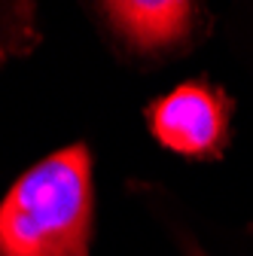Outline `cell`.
<instances>
[{
    "instance_id": "obj_1",
    "label": "cell",
    "mask_w": 253,
    "mask_h": 256,
    "mask_svg": "<svg viewBox=\"0 0 253 256\" xmlns=\"http://www.w3.org/2000/svg\"><path fill=\"white\" fill-rule=\"evenodd\" d=\"M94 177L86 144L30 165L0 202V256H88Z\"/></svg>"
},
{
    "instance_id": "obj_2",
    "label": "cell",
    "mask_w": 253,
    "mask_h": 256,
    "mask_svg": "<svg viewBox=\"0 0 253 256\" xmlns=\"http://www.w3.org/2000/svg\"><path fill=\"white\" fill-rule=\"evenodd\" d=\"M232 98L204 80H186L156 98L144 116L152 138L183 158H220L229 144Z\"/></svg>"
},
{
    "instance_id": "obj_3",
    "label": "cell",
    "mask_w": 253,
    "mask_h": 256,
    "mask_svg": "<svg viewBox=\"0 0 253 256\" xmlns=\"http://www.w3.org/2000/svg\"><path fill=\"white\" fill-rule=\"evenodd\" d=\"M98 10L132 52L162 55L192 37L198 6L183 0H122V4H101Z\"/></svg>"
},
{
    "instance_id": "obj_4",
    "label": "cell",
    "mask_w": 253,
    "mask_h": 256,
    "mask_svg": "<svg viewBox=\"0 0 253 256\" xmlns=\"http://www.w3.org/2000/svg\"><path fill=\"white\" fill-rule=\"evenodd\" d=\"M186 256H208L198 244H192V241H186Z\"/></svg>"
}]
</instances>
